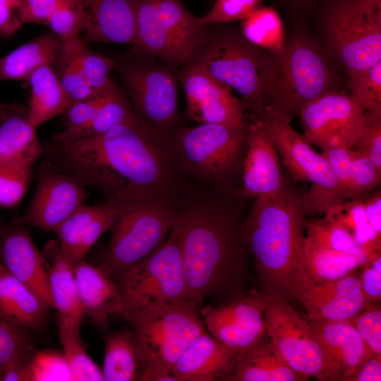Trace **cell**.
<instances>
[{
    "mask_svg": "<svg viewBox=\"0 0 381 381\" xmlns=\"http://www.w3.org/2000/svg\"><path fill=\"white\" fill-rule=\"evenodd\" d=\"M199 313L210 334L238 356L267 336L264 298L256 290L226 303L206 305Z\"/></svg>",
    "mask_w": 381,
    "mask_h": 381,
    "instance_id": "2e32d148",
    "label": "cell"
},
{
    "mask_svg": "<svg viewBox=\"0 0 381 381\" xmlns=\"http://www.w3.org/2000/svg\"><path fill=\"white\" fill-rule=\"evenodd\" d=\"M237 359L236 353L205 331L183 351L172 370L177 381L225 380Z\"/></svg>",
    "mask_w": 381,
    "mask_h": 381,
    "instance_id": "603a6c76",
    "label": "cell"
},
{
    "mask_svg": "<svg viewBox=\"0 0 381 381\" xmlns=\"http://www.w3.org/2000/svg\"><path fill=\"white\" fill-rule=\"evenodd\" d=\"M157 18L171 38L183 64L190 60L204 38L206 24L191 13L181 0H150Z\"/></svg>",
    "mask_w": 381,
    "mask_h": 381,
    "instance_id": "f546056e",
    "label": "cell"
},
{
    "mask_svg": "<svg viewBox=\"0 0 381 381\" xmlns=\"http://www.w3.org/2000/svg\"><path fill=\"white\" fill-rule=\"evenodd\" d=\"M23 0H0V37L8 38L24 24Z\"/></svg>",
    "mask_w": 381,
    "mask_h": 381,
    "instance_id": "db71d44e",
    "label": "cell"
},
{
    "mask_svg": "<svg viewBox=\"0 0 381 381\" xmlns=\"http://www.w3.org/2000/svg\"><path fill=\"white\" fill-rule=\"evenodd\" d=\"M87 197L85 186L46 162L39 169L30 205L17 219L29 227L54 231L84 205Z\"/></svg>",
    "mask_w": 381,
    "mask_h": 381,
    "instance_id": "e0dca14e",
    "label": "cell"
},
{
    "mask_svg": "<svg viewBox=\"0 0 381 381\" xmlns=\"http://www.w3.org/2000/svg\"><path fill=\"white\" fill-rule=\"evenodd\" d=\"M133 113L127 95L119 87L107 95L87 124L58 144H67L104 134L125 122Z\"/></svg>",
    "mask_w": 381,
    "mask_h": 381,
    "instance_id": "8d00e7d4",
    "label": "cell"
},
{
    "mask_svg": "<svg viewBox=\"0 0 381 381\" xmlns=\"http://www.w3.org/2000/svg\"><path fill=\"white\" fill-rule=\"evenodd\" d=\"M246 135L247 126L200 123L180 125L168 135L176 162L191 184L235 191L233 181L243 168Z\"/></svg>",
    "mask_w": 381,
    "mask_h": 381,
    "instance_id": "5b68a950",
    "label": "cell"
},
{
    "mask_svg": "<svg viewBox=\"0 0 381 381\" xmlns=\"http://www.w3.org/2000/svg\"><path fill=\"white\" fill-rule=\"evenodd\" d=\"M75 54L85 80L96 94L105 95L119 87L110 78L114 59L92 52L82 37L76 45Z\"/></svg>",
    "mask_w": 381,
    "mask_h": 381,
    "instance_id": "ab89813d",
    "label": "cell"
},
{
    "mask_svg": "<svg viewBox=\"0 0 381 381\" xmlns=\"http://www.w3.org/2000/svg\"><path fill=\"white\" fill-rule=\"evenodd\" d=\"M381 359L376 356L365 360L350 381H380Z\"/></svg>",
    "mask_w": 381,
    "mask_h": 381,
    "instance_id": "680465c9",
    "label": "cell"
},
{
    "mask_svg": "<svg viewBox=\"0 0 381 381\" xmlns=\"http://www.w3.org/2000/svg\"><path fill=\"white\" fill-rule=\"evenodd\" d=\"M279 153L262 121H248L241 185L236 193L242 198H256L278 193L284 186Z\"/></svg>",
    "mask_w": 381,
    "mask_h": 381,
    "instance_id": "ffe728a7",
    "label": "cell"
},
{
    "mask_svg": "<svg viewBox=\"0 0 381 381\" xmlns=\"http://www.w3.org/2000/svg\"><path fill=\"white\" fill-rule=\"evenodd\" d=\"M263 298L267 335L279 355L295 372L326 381L323 354L308 320L284 298Z\"/></svg>",
    "mask_w": 381,
    "mask_h": 381,
    "instance_id": "4fadbf2b",
    "label": "cell"
},
{
    "mask_svg": "<svg viewBox=\"0 0 381 381\" xmlns=\"http://www.w3.org/2000/svg\"><path fill=\"white\" fill-rule=\"evenodd\" d=\"M62 45L53 32H46L0 59V80H27L40 66L52 65Z\"/></svg>",
    "mask_w": 381,
    "mask_h": 381,
    "instance_id": "1f68e13d",
    "label": "cell"
},
{
    "mask_svg": "<svg viewBox=\"0 0 381 381\" xmlns=\"http://www.w3.org/2000/svg\"><path fill=\"white\" fill-rule=\"evenodd\" d=\"M367 221L375 233L381 236V194L376 192L371 197L363 199Z\"/></svg>",
    "mask_w": 381,
    "mask_h": 381,
    "instance_id": "9f6ffc18",
    "label": "cell"
},
{
    "mask_svg": "<svg viewBox=\"0 0 381 381\" xmlns=\"http://www.w3.org/2000/svg\"><path fill=\"white\" fill-rule=\"evenodd\" d=\"M321 154L329 164L345 198H349L352 150L345 147H329L322 150Z\"/></svg>",
    "mask_w": 381,
    "mask_h": 381,
    "instance_id": "816d5d0a",
    "label": "cell"
},
{
    "mask_svg": "<svg viewBox=\"0 0 381 381\" xmlns=\"http://www.w3.org/2000/svg\"><path fill=\"white\" fill-rule=\"evenodd\" d=\"M262 0H215L211 10L200 17L203 25L228 23L243 20L255 9L260 7Z\"/></svg>",
    "mask_w": 381,
    "mask_h": 381,
    "instance_id": "c3c4849f",
    "label": "cell"
},
{
    "mask_svg": "<svg viewBox=\"0 0 381 381\" xmlns=\"http://www.w3.org/2000/svg\"><path fill=\"white\" fill-rule=\"evenodd\" d=\"M293 300L303 305L308 318L312 320H349L370 304L364 296L359 277L353 272L304 289Z\"/></svg>",
    "mask_w": 381,
    "mask_h": 381,
    "instance_id": "44dd1931",
    "label": "cell"
},
{
    "mask_svg": "<svg viewBox=\"0 0 381 381\" xmlns=\"http://www.w3.org/2000/svg\"><path fill=\"white\" fill-rule=\"evenodd\" d=\"M131 324L140 370L148 364L172 369L183 351L206 331L188 301L147 308L127 319Z\"/></svg>",
    "mask_w": 381,
    "mask_h": 381,
    "instance_id": "30bf717a",
    "label": "cell"
},
{
    "mask_svg": "<svg viewBox=\"0 0 381 381\" xmlns=\"http://www.w3.org/2000/svg\"><path fill=\"white\" fill-rule=\"evenodd\" d=\"M116 209L99 265L114 279L158 248L176 223L179 205L155 200L107 201Z\"/></svg>",
    "mask_w": 381,
    "mask_h": 381,
    "instance_id": "8992f818",
    "label": "cell"
},
{
    "mask_svg": "<svg viewBox=\"0 0 381 381\" xmlns=\"http://www.w3.org/2000/svg\"><path fill=\"white\" fill-rule=\"evenodd\" d=\"M307 320L323 354L326 381H350L375 356L348 320Z\"/></svg>",
    "mask_w": 381,
    "mask_h": 381,
    "instance_id": "d6986e66",
    "label": "cell"
},
{
    "mask_svg": "<svg viewBox=\"0 0 381 381\" xmlns=\"http://www.w3.org/2000/svg\"><path fill=\"white\" fill-rule=\"evenodd\" d=\"M325 31L349 76L381 61V1L339 0L327 15Z\"/></svg>",
    "mask_w": 381,
    "mask_h": 381,
    "instance_id": "8fae6325",
    "label": "cell"
},
{
    "mask_svg": "<svg viewBox=\"0 0 381 381\" xmlns=\"http://www.w3.org/2000/svg\"><path fill=\"white\" fill-rule=\"evenodd\" d=\"M282 56L250 43L240 29L227 23H207L190 61L235 89L250 118L262 121L265 99L278 74Z\"/></svg>",
    "mask_w": 381,
    "mask_h": 381,
    "instance_id": "277c9868",
    "label": "cell"
},
{
    "mask_svg": "<svg viewBox=\"0 0 381 381\" xmlns=\"http://www.w3.org/2000/svg\"><path fill=\"white\" fill-rule=\"evenodd\" d=\"M81 37L80 35L62 41L61 50L52 64L70 106L97 95L85 80L75 58L76 45Z\"/></svg>",
    "mask_w": 381,
    "mask_h": 381,
    "instance_id": "d590c367",
    "label": "cell"
},
{
    "mask_svg": "<svg viewBox=\"0 0 381 381\" xmlns=\"http://www.w3.org/2000/svg\"><path fill=\"white\" fill-rule=\"evenodd\" d=\"M47 307L0 264V317L26 329H40Z\"/></svg>",
    "mask_w": 381,
    "mask_h": 381,
    "instance_id": "f1b7e54d",
    "label": "cell"
},
{
    "mask_svg": "<svg viewBox=\"0 0 381 381\" xmlns=\"http://www.w3.org/2000/svg\"><path fill=\"white\" fill-rule=\"evenodd\" d=\"M365 262L354 255L320 247L306 240L301 278L295 295L314 285L339 279Z\"/></svg>",
    "mask_w": 381,
    "mask_h": 381,
    "instance_id": "83f0119b",
    "label": "cell"
},
{
    "mask_svg": "<svg viewBox=\"0 0 381 381\" xmlns=\"http://www.w3.org/2000/svg\"><path fill=\"white\" fill-rule=\"evenodd\" d=\"M178 68L134 47L114 59L133 112L167 135L180 126Z\"/></svg>",
    "mask_w": 381,
    "mask_h": 381,
    "instance_id": "52a82bcc",
    "label": "cell"
},
{
    "mask_svg": "<svg viewBox=\"0 0 381 381\" xmlns=\"http://www.w3.org/2000/svg\"><path fill=\"white\" fill-rule=\"evenodd\" d=\"M309 379L293 370L282 358L268 337L238 356L234 373L226 381H304Z\"/></svg>",
    "mask_w": 381,
    "mask_h": 381,
    "instance_id": "4dcf8cb0",
    "label": "cell"
},
{
    "mask_svg": "<svg viewBox=\"0 0 381 381\" xmlns=\"http://www.w3.org/2000/svg\"><path fill=\"white\" fill-rule=\"evenodd\" d=\"M177 77L186 96L188 119L238 129L247 126L246 112L231 88L201 65L190 60L178 68Z\"/></svg>",
    "mask_w": 381,
    "mask_h": 381,
    "instance_id": "5bb4252c",
    "label": "cell"
},
{
    "mask_svg": "<svg viewBox=\"0 0 381 381\" xmlns=\"http://www.w3.org/2000/svg\"><path fill=\"white\" fill-rule=\"evenodd\" d=\"M59 339L72 371L74 381H102V370L89 357L82 345V339L58 325Z\"/></svg>",
    "mask_w": 381,
    "mask_h": 381,
    "instance_id": "7bdbcfd3",
    "label": "cell"
},
{
    "mask_svg": "<svg viewBox=\"0 0 381 381\" xmlns=\"http://www.w3.org/2000/svg\"><path fill=\"white\" fill-rule=\"evenodd\" d=\"M0 224H1V223H0Z\"/></svg>",
    "mask_w": 381,
    "mask_h": 381,
    "instance_id": "91938a15",
    "label": "cell"
},
{
    "mask_svg": "<svg viewBox=\"0 0 381 381\" xmlns=\"http://www.w3.org/2000/svg\"><path fill=\"white\" fill-rule=\"evenodd\" d=\"M325 215L343 226L370 255L380 253L381 236L377 235L368 224L361 198L334 205L325 212Z\"/></svg>",
    "mask_w": 381,
    "mask_h": 381,
    "instance_id": "74e56055",
    "label": "cell"
},
{
    "mask_svg": "<svg viewBox=\"0 0 381 381\" xmlns=\"http://www.w3.org/2000/svg\"><path fill=\"white\" fill-rule=\"evenodd\" d=\"M332 74L310 40L298 35L284 47L276 79L265 103V117L290 123L311 101L331 90Z\"/></svg>",
    "mask_w": 381,
    "mask_h": 381,
    "instance_id": "9c48e42d",
    "label": "cell"
},
{
    "mask_svg": "<svg viewBox=\"0 0 381 381\" xmlns=\"http://www.w3.org/2000/svg\"><path fill=\"white\" fill-rule=\"evenodd\" d=\"M306 214L303 193L287 177L278 193L256 198L243 220L240 236L263 296L293 299L301 278Z\"/></svg>",
    "mask_w": 381,
    "mask_h": 381,
    "instance_id": "3957f363",
    "label": "cell"
},
{
    "mask_svg": "<svg viewBox=\"0 0 381 381\" xmlns=\"http://www.w3.org/2000/svg\"><path fill=\"white\" fill-rule=\"evenodd\" d=\"M49 163L107 201L155 200L180 205L191 183L174 158L169 135L134 112L104 134L43 145Z\"/></svg>",
    "mask_w": 381,
    "mask_h": 381,
    "instance_id": "6da1fadb",
    "label": "cell"
},
{
    "mask_svg": "<svg viewBox=\"0 0 381 381\" xmlns=\"http://www.w3.org/2000/svg\"><path fill=\"white\" fill-rule=\"evenodd\" d=\"M364 114L350 95L331 90L301 110L302 135L309 144L322 150L351 148L363 125Z\"/></svg>",
    "mask_w": 381,
    "mask_h": 381,
    "instance_id": "9a60e30c",
    "label": "cell"
},
{
    "mask_svg": "<svg viewBox=\"0 0 381 381\" xmlns=\"http://www.w3.org/2000/svg\"><path fill=\"white\" fill-rule=\"evenodd\" d=\"M26 80L31 93L29 120L35 128L70 107L52 65L36 68Z\"/></svg>",
    "mask_w": 381,
    "mask_h": 381,
    "instance_id": "d6a6232c",
    "label": "cell"
},
{
    "mask_svg": "<svg viewBox=\"0 0 381 381\" xmlns=\"http://www.w3.org/2000/svg\"><path fill=\"white\" fill-rule=\"evenodd\" d=\"M28 373L29 381H74L65 356L57 351L36 350Z\"/></svg>",
    "mask_w": 381,
    "mask_h": 381,
    "instance_id": "f6af8a7d",
    "label": "cell"
},
{
    "mask_svg": "<svg viewBox=\"0 0 381 381\" xmlns=\"http://www.w3.org/2000/svg\"><path fill=\"white\" fill-rule=\"evenodd\" d=\"M351 149L365 155L381 169V117L365 113L363 125Z\"/></svg>",
    "mask_w": 381,
    "mask_h": 381,
    "instance_id": "681fc988",
    "label": "cell"
},
{
    "mask_svg": "<svg viewBox=\"0 0 381 381\" xmlns=\"http://www.w3.org/2000/svg\"><path fill=\"white\" fill-rule=\"evenodd\" d=\"M250 43L282 56L284 51L283 24L272 7H259L243 20L240 29Z\"/></svg>",
    "mask_w": 381,
    "mask_h": 381,
    "instance_id": "e575fe53",
    "label": "cell"
},
{
    "mask_svg": "<svg viewBox=\"0 0 381 381\" xmlns=\"http://www.w3.org/2000/svg\"><path fill=\"white\" fill-rule=\"evenodd\" d=\"M42 253L49 262V284L54 306L58 313V325L81 339L80 326L85 315L73 267L64 258L57 240L47 242Z\"/></svg>",
    "mask_w": 381,
    "mask_h": 381,
    "instance_id": "d4e9b609",
    "label": "cell"
},
{
    "mask_svg": "<svg viewBox=\"0 0 381 381\" xmlns=\"http://www.w3.org/2000/svg\"><path fill=\"white\" fill-rule=\"evenodd\" d=\"M363 266L358 277L364 296L369 303H378L381 299L380 253L369 256Z\"/></svg>",
    "mask_w": 381,
    "mask_h": 381,
    "instance_id": "f5cc1de1",
    "label": "cell"
},
{
    "mask_svg": "<svg viewBox=\"0 0 381 381\" xmlns=\"http://www.w3.org/2000/svg\"><path fill=\"white\" fill-rule=\"evenodd\" d=\"M138 380L177 381L171 368L158 364H148L143 367L138 372Z\"/></svg>",
    "mask_w": 381,
    "mask_h": 381,
    "instance_id": "6f0895ef",
    "label": "cell"
},
{
    "mask_svg": "<svg viewBox=\"0 0 381 381\" xmlns=\"http://www.w3.org/2000/svg\"><path fill=\"white\" fill-rule=\"evenodd\" d=\"M380 181L381 169L365 155L352 150L349 198L365 196L377 187Z\"/></svg>",
    "mask_w": 381,
    "mask_h": 381,
    "instance_id": "7dc6e473",
    "label": "cell"
},
{
    "mask_svg": "<svg viewBox=\"0 0 381 381\" xmlns=\"http://www.w3.org/2000/svg\"><path fill=\"white\" fill-rule=\"evenodd\" d=\"M88 15L85 0H64L54 12L46 25L58 35L61 41L80 35L87 24Z\"/></svg>",
    "mask_w": 381,
    "mask_h": 381,
    "instance_id": "ee69618b",
    "label": "cell"
},
{
    "mask_svg": "<svg viewBox=\"0 0 381 381\" xmlns=\"http://www.w3.org/2000/svg\"><path fill=\"white\" fill-rule=\"evenodd\" d=\"M33 346L25 327L0 317V374Z\"/></svg>",
    "mask_w": 381,
    "mask_h": 381,
    "instance_id": "bcb514c9",
    "label": "cell"
},
{
    "mask_svg": "<svg viewBox=\"0 0 381 381\" xmlns=\"http://www.w3.org/2000/svg\"><path fill=\"white\" fill-rule=\"evenodd\" d=\"M44 153L28 108L16 102L0 104V164L18 159L33 164Z\"/></svg>",
    "mask_w": 381,
    "mask_h": 381,
    "instance_id": "4316f807",
    "label": "cell"
},
{
    "mask_svg": "<svg viewBox=\"0 0 381 381\" xmlns=\"http://www.w3.org/2000/svg\"><path fill=\"white\" fill-rule=\"evenodd\" d=\"M349 77L350 96L365 113L381 117V61Z\"/></svg>",
    "mask_w": 381,
    "mask_h": 381,
    "instance_id": "60d3db41",
    "label": "cell"
},
{
    "mask_svg": "<svg viewBox=\"0 0 381 381\" xmlns=\"http://www.w3.org/2000/svg\"><path fill=\"white\" fill-rule=\"evenodd\" d=\"M363 310L348 320L374 354L381 359L380 307L372 303Z\"/></svg>",
    "mask_w": 381,
    "mask_h": 381,
    "instance_id": "f907efd6",
    "label": "cell"
},
{
    "mask_svg": "<svg viewBox=\"0 0 381 381\" xmlns=\"http://www.w3.org/2000/svg\"><path fill=\"white\" fill-rule=\"evenodd\" d=\"M79 300L85 315L97 325H107L111 315L125 312L120 291L115 282L99 267L83 260L73 266Z\"/></svg>",
    "mask_w": 381,
    "mask_h": 381,
    "instance_id": "484cf974",
    "label": "cell"
},
{
    "mask_svg": "<svg viewBox=\"0 0 381 381\" xmlns=\"http://www.w3.org/2000/svg\"><path fill=\"white\" fill-rule=\"evenodd\" d=\"M116 217L114 204L82 206L53 231L61 253L73 267L83 260L98 238L111 227Z\"/></svg>",
    "mask_w": 381,
    "mask_h": 381,
    "instance_id": "7402d4cb",
    "label": "cell"
},
{
    "mask_svg": "<svg viewBox=\"0 0 381 381\" xmlns=\"http://www.w3.org/2000/svg\"><path fill=\"white\" fill-rule=\"evenodd\" d=\"M236 192L191 184L174 228L180 243L186 301L198 312L206 299L221 304L247 295L249 254Z\"/></svg>",
    "mask_w": 381,
    "mask_h": 381,
    "instance_id": "7a4b0ae2",
    "label": "cell"
},
{
    "mask_svg": "<svg viewBox=\"0 0 381 381\" xmlns=\"http://www.w3.org/2000/svg\"><path fill=\"white\" fill-rule=\"evenodd\" d=\"M262 122L291 179L310 184L309 190L303 193L306 213L325 214L331 207L345 201L327 160L290 123L272 117H265Z\"/></svg>",
    "mask_w": 381,
    "mask_h": 381,
    "instance_id": "7c38bea8",
    "label": "cell"
},
{
    "mask_svg": "<svg viewBox=\"0 0 381 381\" xmlns=\"http://www.w3.org/2000/svg\"><path fill=\"white\" fill-rule=\"evenodd\" d=\"M88 20L84 40L133 44L140 0H85Z\"/></svg>",
    "mask_w": 381,
    "mask_h": 381,
    "instance_id": "cb8c5ba5",
    "label": "cell"
},
{
    "mask_svg": "<svg viewBox=\"0 0 381 381\" xmlns=\"http://www.w3.org/2000/svg\"><path fill=\"white\" fill-rule=\"evenodd\" d=\"M47 260L35 246L29 226L15 218L0 224V264L30 288L47 308H54Z\"/></svg>",
    "mask_w": 381,
    "mask_h": 381,
    "instance_id": "ac0fdd59",
    "label": "cell"
},
{
    "mask_svg": "<svg viewBox=\"0 0 381 381\" xmlns=\"http://www.w3.org/2000/svg\"><path fill=\"white\" fill-rule=\"evenodd\" d=\"M102 372L105 381L138 380L139 358L132 329L124 327L106 338Z\"/></svg>",
    "mask_w": 381,
    "mask_h": 381,
    "instance_id": "836d02e7",
    "label": "cell"
},
{
    "mask_svg": "<svg viewBox=\"0 0 381 381\" xmlns=\"http://www.w3.org/2000/svg\"><path fill=\"white\" fill-rule=\"evenodd\" d=\"M64 0H23V23H35L46 25L54 12Z\"/></svg>",
    "mask_w": 381,
    "mask_h": 381,
    "instance_id": "11a10c76",
    "label": "cell"
},
{
    "mask_svg": "<svg viewBox=\"0 0 381 381\" xmlns=\"http://www.w3.org/2000/svg\"><path fill=\"white\" fill-rule=\"evenodd\" d=\"M305 231L306 240L315 246L348 253L365 261L371 255L343 226L326 216L316 220H306Z\"/></svg>",
    "mask_w": 381,
    "mask_h": 381,
    "instance_id": "f35d334b",
    "label": "cell"
},
{
    "mask_svg": "<svg viewBox=\"0 0 381 381\" xmlns=\"http://www.w3.org/2000/svg\"><path fill=\"white\" fill-rule=\"evenodd\" d=\"M114 281L120 291L126 319L147 308L187 301L181 250L174 226L158 248Z\"/></svg>",
    "mask_w": 381,
    "mask_h": 381,
    "instance_id": "ba28073f",
    "label": "cell"
},
{
    "mask_svg": "<svg viewBox=\"0 0 381 381\" xmlns=\"http://www.w3.org/2000/svg\"><path fill=\"white\" fill-rule=\"evenodd\" d=\"M32 165L24 159L0 164V207L12 208L20 202L32 180Z\"/></svg>",
    "mask_w": 381,
    "mask_h": 381,
    "instance_id": "b9f144b4",
    "label": "cell"
}]
</instances>
